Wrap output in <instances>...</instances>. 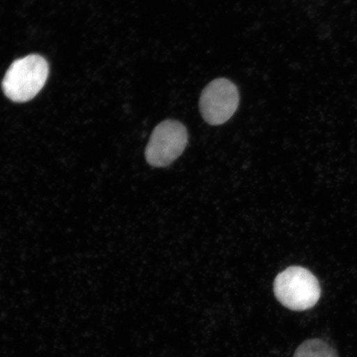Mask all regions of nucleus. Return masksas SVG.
<instances>
[{"label": "nucleus", "mask_w": 357, "mask_h": 357, "mask_svg": "<svg viewBox=\"0 0 357 357\" xmlns=\"http://www.w3.org/2000/svg\"><path fill=\"white\" fill-rule=\"evenodd\" d=\"M238 87L226 78L213 79L201 93L199 110L204 121L213 126L229 121L238 108Z\"/></svg>", "instance_id": "obj_4"}, {"label": "nucleus", "mask_w": 357, "mask_h": 357, "mask_svg": "<svg viewBox=\"0 0 357 357\" xmlns=\"http://www.w3.org/2000/svg\"><path fill=\"white\" fill-rule=\"evenodd\" d=\"M49 66L45 58L29 55L13 61L4 75L2 89L16 102L33 100L47 82Z\"/></svg>", "instance_id": "obj_1"}, {"label": "nucleus", "mask_w": 357, "mask_h": 357, "mask_svg": "<svg viewBox=\"0 0 357 357\" xmlns=\"http://www.w3.org/2000/svg\"><path fill=\"white\" fill-rule=\"evenodd\" d=\"M294 357H338V354L328 342L314 338L303 342L294 352Z\"/></svg>", "instance_id": "obj_5"}, {"label": "nucleus", "mask_w": 357, "mask_h": 357, "mask_svg": "<svg viewBox=\"0 0 357 357\" xmlns=\"http://www.w3.org/2000/svg\"><path fill=\"white\" fill-rule=\"evenodd\" d=\"M274 293L278 301L287 309L303 311L318 303L321 288L318 280L310 271L292 266L275 278Z\"/></svg>", "instance_id": "obj_2"}, {"label": "nucleus", "mask_w": 357, "mask_h": 357, "mask_svg": "<svg viewBox=\"0 0 357 357\" xmlns=\"http://www.w3.org/2000/svg\"><path fill=\"white\" fill-rule=\"evenodd\" d=\"M187 144L185 125L176 120H165L151 133L145 151L146 162L154 167H167L183 153Z\"/></svg>", "instance_id": "obj_3"}]
</instances>
